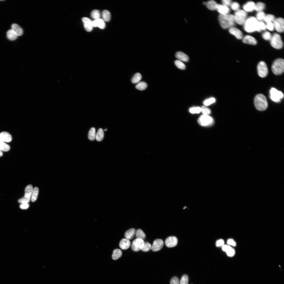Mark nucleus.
<instances>
[{
  "label": "nucleus",
  "mask_w": 284,
  "mask_h": 284,
  "mask_svg": "<svg viewBox=\"0 0 284 284\" xmlns=\"http://www.w3.org/2000/svg\"><path fill=\"white\" fill-rule=\"evenodd\" d=\"M218 19L221 26L224 29L233 27L236 23L234 15L232 14H220Z\"/></svg>",
  "instance_id": "1"
},
{
  "label": "nucleus",
  "mask_w": 284,
  "mask_h": 284,
  "mask_svg": "<svg viewBox=\"0 0 284 284\" xmlns=\"http://www.w3.org/2000/svg\"><path fill=\"white\" fill-rule=\"evenodd\" d=\"M254 104L256 109L262 111L266 110L268 106V102L265 96L263 94L257 95L254 100Z\"/></svg>",
  "instance_id": "2"
},
{
  "label": "nucleus",
  "mask_w": 284,
  "mask_h": 284,
  "mask_svg": "<svg viewBox=\"0 0 284 284\" xmlns=\"http://www.w3.org/2000/svg\"><path fill=\"white\" fill-rule=\"evenodd\" d=\"M258 22V21L253 17L251 16L247 18L243 24L245 30L249 33L256 31Z\"/></svg>",
  "instance_id": "3"
},
{
  "label": "nucleus",
  "mask_w": 284,
  "mask_h": 284,
  "mask_svg": "<svg viewBox=\"0 0 284 284\" xmlns=\"http://www.w3.org/2000/svg\"><path fill=\"white\" fill-rule=\"evenodd\" d=\"M272 69L273 73L276 75L282 73L284 71V60L282 58L276 60L272 64Z\"/></svg>",
  "instance_id": "4"
},
{
  "label": "nucleus",
  "mask_w": 284,
  "mask_h": 284,
  "mask_svg": "<svg viewBox=\"0 0 284 284\" xmlns=\"http://www.w3.org/2000/svg\"><path fill=\"white\" fill-rule=\"evenodd\" d=\"M235 22L239 25H243L247 19V13L240 9L236 11L234 15Z\"/></svg>",
  "instance_id": "5"
},
{
  "label": "nucleus",
  "mask_w": 284,
  "mask_h": 284,
  "mask_svg": "<svg viewBox=\"0 0 284 284\" xmlns=\"http://www.w3.org/2000/svg\"><path fill=\"white\" fill-rule=\"evenodd\" d=\"M270 44L275 48L280 49L282 48L283 43L280 36L277 33H274L270 40Z\"/></svg>",
  "instance_id": "6"
},
{
  "label": "nucleus",
  "mask_w": 284,
  "mask_h": 284,
  "mask_svg": "<svg viewBox=\"0 0 284 284\" xmlns=\"http://www.w3.org/2000/svg\"><path fill=\"white\" fill-rule=\"evenodd\" d=\"M270 97L273 101L276 102H280L283 97V93L276 89L272 88L270 90Z\"/></svg>",
  "instance_id": "7"
},
{
  "label": "nucleus",
  "mask_w": 284,
  "mask_h": 284,
  "mask_svg": "<svg viewBox=\"0 0 284 284\" xmlns=\"http://www.w3.org/2000/svg\"><path fill=\"white\" fill-rule=\"evenodd\" d=\"M258 73L260 77L264 78L267 75L268 70L265 63L263 61L260 62L257 66Z\"/></svg>",
  "instance_id": "8"
},
{
  "label": "nucleus",
  "mask_w": 284,
  "mask_h": 284,
  "mask_svg": "<svg viewBox=\"0 0 284 284\" xmlns=\"http://www.w3.org/2000/svg\"><path fill=\"white\" fill-rule=\"evenodd\" d=\"M212 118L208 115H201L198 119V122L201 125L207 126L211 124L213 122Z\"/></svg>",
  "instance_id": "9"
},
{
  "label": "nucleus",
  "mask_w": 284,
  "mask_h": 284,
  "mask_svg": "<svg viewBox=\"0 0 284 284\" xmlns=\"http://www.w3.org/2000/svg\"><path fill=\"white\" fill-rule=\"evenodd\" d=\"M275 28L279 33H282L284 30V21L282 18L275 19L273 22Z\"/></svg>",
  "instance_id": "10"
},
{
  "label": "nucleus",
  "mask_w": 284,
  "mask_h": 284,
  "mask_svg": "<svg viewBox=\"0 0 284 284\" xmlns=\"http://www.w3.org/2000/svg\"><path fill=\"white\" fill-rule=\"evenodd\" d=\"M144 240L139 239H136L133 242L131 248L132 250L135 252L141 250L144 245Z\"/></svg>",
  "instance_id": "11"
},
{
  "label": "nucleus",
  "mask_w": 284,
  "mask_h": 284,
  "mask_svg": "<svg viewBox=\"0 0 284 284\" xmlns=\"http://www.w3.org/2000/svg\"><path fill=\"white\" fill-rule=\"evenodd\" d=\"M164 244L163 240L160 239L155 240L151 246L152 250L154 252L160 250L163 247Z\"/></svg>",
  "instance_id": "12"
},
{
  "label": "nucleus",
  "mask_w": 284,
  "mask_h": 284,
  "mask_svg": "<svg viewBox=\"0 0 284 284\" xmlns=\"http://www.w3.org/2000/svg\"><path fill=\"white\" fill-rule=\"evenodd\" d=\"M178 240L174 236H171L168 237L165 240V243L167 247L171 248L176 246L177 244Z\"/></svg>",
  "instance_id": "13"
},
{
  "label": "nucleus",
  "mask_w": 284,
  "mask_h": 284,
  "mask_svg": "<svg viewBox=\"0 0 284 284\" xmlns=\"http://www.w3.org/2000/svg\"><path fill=\"white\" fill-rule=\"evenodd\" d=\"M82 20L86 30L88 32L91 31L93 27L92 21L89 18L85 17L83 18Z\"/></svg>",
  "instance_id": "14"
},
{
  "label": "nucleus",
  "mask_w": 284,
  "mask_h": 284,
  "mask_svg": "<svg viewBox=\"0 0 284 284\" xmlns=\"http://www.w3.org/2000/svg\"><path fill=\"white\" fill-rule=\"evenodd\" d=\"M229 32L234 35L238 39H240L242 38L243 34L242 32L238 29L232 27L229 29Z\"/></svg>",
  "instance_id": "15"
},
{
  "label": "nucleus",
  "mask_w": 284,
  "mask_h": 284,
  "mask_svg": "<svg viewBox=\"0 0 284 284\" xmlns=\"http://www.w3.org/2000/svg\"><path fill=\"white\" fill-rule=\"evenodd\" d=\"M255 4L252 1H249L244 5V10L247 12H251L255 10Z\"/></svg>",
  "instance_id": "16"
},
{
  "label": "nucleus",
  "mask_w": 284,
  "mask_h": 284,
  "mask_svg": "<svg viewBox=\"0 0 284 284\" xmlns=\"http://www.w3.org/2000/svg\"><path fill=\"white\" fill-rule=\"evenodd\" d=\"M216 10L221 15L229 14L230 10L229 8L222 4H218Z\"/></svg>",
  "instance_id": "17"
},
{
  "label": "nucleus",
  "mask_w": 284,
  "mask_h": 284,
  "mask_svg": "<svg viewBox=\"0 0 284 284\" xmlns=\"http://www.w3.org/2000/svg\"><path fill=\"white\" fill-rule=\"evenodd\" d=\"M12 139L11 135L7 132L3 131L0 133V141L9 142L11 141Z\"/></svg>",
  "instance_id": "18"
},
{
  "label": "nucleus",
  "mask_w": 284,
  "mask_h": 284,
  "mask_svg": "<svg viewBox=\"0 0 284 284\" xmlns=\"http://www.w3.org/2000/svg\"><path fill=\"white\" fill-rule=\"evenodd\" d=\"M243 42L246 44L255 45L257 43L256 40L253 37L249 35H246L243 38Z\"/></svg>",
  "instance_id": "19"
},
{
  "label": "nucleus",
  "mask_w": 284,
  "mask_h": 284,
  "mask_svg": "<svg viewBox=\"0 0 284 284\" xmlns=\"http://www.w3.org/2000/svg\"><path fill=\"white\" fill-rule=\"evenodd\" d=\"M93 27H98L99 28L104 29L105 27V23L103 19L99 18L92 21Z\"/></svg>",
  "instance_id": "20"
},
{
  "label": "nucleus",
  "mask_w": 284,
  "mask_h": 284,
  "mask_svg": "<svg viewBox=\"0 0 284 284\" xmlns=\"http://www.w3.org/2000/svg\"><path fill=\"white\" fill-rule=\"evenodd\" d=\"M130 245L131 243L129 240L124 238L121 239L120 241L119 245L121 249L125 250L129 248Z\"/></svg>",
  "instance_id": "21"
},
{
  "label": "nucleus",
  "mask_w": 284,
  "mask_h": 284,
  "mask_svg": "<svg viewBox=\"0 0 284 284\" xmlns=\"http://www.w3.org/2000/svg\"><path fill=\"white\" fill-rule=\"evenodd\" d=\"M11 29L16 34L17 36H20L23 34L22 29L18 24L14 23L11 25Z\"/></svg>",
  "instance_id": "22"
},
{
  "label": "nucleus",
  "mask_w": 284,
  "mask_h": 284,
  "mask_svg": "<svg viewBox=\"0 0 284 284\" xmlns=\"http://www.w3.org/2000/svg\"><path fill=\"white\" fill-rule=\"evenodd\" d=\"M175 57L180 61L187 62L189 60L188 56L184 53L180 51L176 53Z\"/></svg>",
  "instance_id": "23"
},
{
  "label": "nucleus",
  "mask_w": 284,
  "mask_h": 284,
  "mask_svg": "<svg viewBox=\"0 0 284 284\" xmlns=\"http://www.w3.org/2000/svg\"><path fill=\"white\" fill-rule=\"evenodd\" d=\"M218 4L215 1L211 0L206 2V6L209 10H214L216 9Z\"/></svg>",
  "instance_id": "24"
},
{
  "label": "nucleus",
  "mask_w": 284,
  "mask_h": 284,
  "mask_svg": "<svg viewBox=\"0 0 284 284\" xmlns=\"http://www.w3.org/2000/svg\"><path fill=\"white\" fill-rule=\"evenodd\" d=\"M135 232V230L134 229H130L125 232L124 234L125 236L127 239H131L134 237Z\"/></svg>",
  "instance_id": "25"
},
{
  "label": "nucleus",
  "mask_w": 284,
  "mask_h": 284,
  "mask_svg": "<svg viewBox=\"0 0 284 284\" xmlns=\"http://www.w3.org/2000/svg\"><path fill=\"white\" fill-rule=\"evenodd\" d=\"M33 190L32 186L29 185L27 186L25 189L24 196L27 197H31L32 196Z\"/></svg>",
  "instance_id": "26"
},
{
  "label": "nucleus",
  "mask_w": 284,
  "mask_h": 284,
  "mask_svg": "<svg viewBox=\"0 0 284 284\" xmlns=\"http://www.w3.org/2000/svg\"><path fill=\"white\" fill-rule=\"evenodd\" d=\"M121 251L119 249H116L114 250L112 255V258L114 260H116L120 257L122 255Z\"/></svg>",
  "instance_id": "27"
},
{
  "label": "nucleus",
  "mask_w": 284,
  "mask_h": 284,
  "mask_svg": "<svg viewBox=\"0 0 284 284\" xmlns=\"http://www.w3.org/2000/svg\"><path fill=\"white\" fill-rule=\"evenodd\" d=\"M7 36L8 39L11 40H15L17 38V36L11 29L7 31Z\"/></svg>",
  "instance_id": "28"
},
{
  "label": "nucleus",
  "mask_w": 284,
  "mask_h": 284,
  "mask_svg": "<svg viewBox=\"0 0 284 284\" xmlns=\"http://www.w3.org/2000/svg\"><path fill=\"white\" fill-rule=\"evenodd\" d=\"M104 136V132L102 128L98 129L95 138L98 141H101L103 139Z\"/></svg>",
  "instance_id": "29"
},
{
  "label": "nucleus",
  "mask_w": 284,
  "mask_h": 284,
  "mask_svg": "<svg viewBox=\"0 0 284 284\" xmlns=\"http://www.w3.org/2000/svg\"><path fill=\"white\" fill-rule=\"evenodd\" d=\"M265 4L263 3L259 2L255 4V10L258 12L263 11L265 8Z\"/></svg>",
  "instance_id": "30"
},
{
  "label": "nucleus",
  "mask_w": 284,
  "mask_h": 284,
  "mask_svg": "<svg viewBox=\"0 0 284 284\" xmlns=\"http://www.w3.org/2000/svg\"><path fill=\"white\" fill-rule=\"evenodd\" d=\"M103 20L106 22L109 21L111 18V14L110 12L107 10H104L102 13Z\"/></svg>",
  "instance_id": "31"
},
{
  "label": "nucleus",
  "mask_w": 284,
  "mask_h": 284,
  "mask_svg": "<svg viewBox=\"0 0 284 284\" xmlns=\"http://www.w3.org/2000/svg\"><path fill=\"white\" fill-rule=\"evenodd\" d=\"M95 128H91L89 131L88 134V138L90 140L93 141L95 138Z\"/></svg>",
  "instance_id": "32"
},
{
  "label": "nucleus",
  "mask_w": 284,
  "mask_h": 284,
  "mask_svg": "<svg viewBox=\"0 0 284 284\" xmlns=\"http://www.w3.org/2000/svg\"><path fill=\"white\" fill-rule=\"evenodd\" d=\"M135 234L136 239H141L143 240L145 238V235L141 229H138L136 231Z\"/></svg>",
  "instance_id": "33"
},
{
  "label": "nucleus",
  "mask_w": 284,
  "mask_h": 284,
  "mask_svg": "<svg viewBox=\"0 0 284 284\" xmlns=\"http://www.w3.org/2000/svg\"><path fill=\"white\" fill-rule=\"evenodd\" d=\"M10 146L4 142L0 141V150L2 151H7L10 149Z\"/></svg>",
  "instance_id": "34"
},
{
  "label": "nucleus",
  "mask_w": 284,
  "mask_h": 284,
  "mask_svg": "<svg viewBox=\"0 0 284 284\" xmlns=\"http://www.w3.org/2000/svg\"><path fill=\"white\" fill-rule=\"evenodd\" d=\"M266 28V24L262 21H258L256 31L260 32L265 30Z\"/></svg>",
  "instance_id": "35"
},
{
  "label": "nucleus",
  "mask_w": 284,
  "mask_h": 284,
  "mask_svg": "<svg viewBox=\"0 0 284 284\" xmlns=\"http://www.w3.org/2000/svg\"><path fill=\"white\" fill-rule=\"evenodd\" d=\"M142 76L141 74L137 73L135 74L131 79V82L133 84L138 83L141 79Z\"/></svg>",
  "instance_id": "36"
},
{
  "label": "nucleus",
  "mask_w": 284,
  "mask_h": 284,
  "mask_svg": "<svg viewBox=\"0 0 284 284\" xmlns=\"http://www.w3.org/2000/svg\"><path fill=\"white\" fill-rule=\"evenodd\" d=\"M147 86L146 83L144 82H141L138 83L136 85L135 88L140 90H143L146 89Z\"/></svg>",
  "instance_id": "37"
},
{
  "label": "nucleus",
  "mask_w": 284,
  "mask_h": 284,
  "mask_svg": "<svg viewBox=\"0 0 284 284\" xmlns=\"http://www.w3.org/2000/svg\"><path fill=\"white\" fill-rule=\"evenodd\" d=\"M275 19L273 15L268 14H266L263 21L266 23L270 22H273Z\"/></svg>",
  "instance_id": "38"
},
{
  "label": "nucleus",
  "mask_w": 284,
  "mask_h": 284,
  "mask_svg": "<svg viewBox=\"0 0 284 284\" xmlns=\"http://www.w3.org/2000/svg\"><path fill=\"white\" fill-rule=\"evenodd\" d=\"M39 191L38 188L36 187L33 189L31 197V201L33 202L35 201L37 198Z\"/></svg>",
  "instance_id": "39"
},
{
  "label": "nucleus",
  "mask_w": 284,
  "mask_h": 284,
  "mask_svg": "<svg viewBox=\"0 0 284 284\" xmlns=\"http://www.w3.org/2000/svg\"><path fill=\"white\" fill-rule=\"evenodd\" d=\"M100 13L99 11L97 10H93L91 13V16L92 18L95 19L99 18L100 17Z\"/></svg>",
  "instance_id": "40"
},
{
  "label": "nucleus",
  "mask_w": 284,
  "mask_h": 284,
  "mask_svg": "<svg viewBox=\"0 0 284 284\" xmlns=\"http://www.w3.org/2000/svg\"><path fill=\"white\" fill-rule=\"evenodd\" d=\"M266 14L263 12H258L256 15V19L258 21H262L263 20Z\"/></svg>",
  "instance_id": "41"
},
{
  "label": "nucleus",
  "mask_w": 284,
  "mask_h": 284,
  "mask_svg": "<svg viewBox=\"0 0 284 284\" xmlns=\"http://www.w3.org/2000/svg\"><path fill=\"white\" fill-rule=\"evenodd\" d=\"M175 64L176 66L179 68L181 69H184L186 68L185 64L181 61L179 60H176L175 61Z\"/></svg>",
  "instance_id": "42"
},
{
  "label": "nucleus",
  "mask_w": 284,
  "mask_h": 284,
  "mask_svg": "<svg viewBox=\"0 0 284 284\" xmlns=\"http://www.w3.org/2000/svg\"><path fill=\"white\" fill-rule=\"evenodd\" d=\"M201 111L203 115H208L211 113V111L210 109L205 106H202L201 108Z\"/></svg>",
  "instance_id": "43"
},
{
  "label": "nucleus",
  "mask_w": 284,
  "mask_h": 284,
  "mask_svg": "<svg viewBox=\"0 0 284 284\" xmlns=\"http://www.w3.org/2000/svg\"><path fill=\"white\" fill-rule=\"evenodd\" d=\"M272 36L271 33L268 31L264 32L262 34V36L263 39L267 40H270Z\"/></svg>",
  "instance_id": "44"
},
{
  "label": "nucleus",
  "mask_w": 284,
  "mask_h": 284,
  "mask_svg": "<svg viewBox=\"0 0 284 284\" xmlns=\"http://www.w3.org/2000/svg\"><path fill=\"white\" fill-rule=\"evenodd\" d=\"M189 277L186 275H183L180 281V284H188Z\"/></svg>",
  "instance_id": "45"
},
{
  "label": "nucleus",
  "mask_w": 284,
  "mask_h": 284,
  "mask_svg": "<svg viewBox=\"0 0 284 284\" xmlns=\"http://www.w3.org/2000/svg\"><path fill=\"white\" fill-rule=\"evenodd\" d=\"M230 6L232 10L235 11L240 9V5L239 4L236 2H232Z\"/></svg>",
  "instance_id": "46"
},
{
  "label": "nucleus",
  "mask_w": 284,
  "mask_h": 284,
  "mask_svg": "<svg viewBox=\"0 0 284 284\" xmlns=\"http://www.w3.org/2000/svg\"><path fill=\"white\" fill-rule=\"evenodd\" d=\"M151 246L149 243L148 242H144L143 246L141 250L143 251L146 252L151 248Z\"/></svg>",
  "instance_id": "47"
},
{
  "label": "nucleus",
  "mask_w": 284,
  "mask_h": 284,
  "mask_svg": "<svg viewBox=\"0 0 284 284\" xmlns=\"http://www.w3.org/2000/svg\"><path fill=\"white\" fill-rule=\"evenodd\" d=\"M189 111L192 114L199 113L201 111V108L199 107L192 108L190 109Z\"/></svg>",
  "instance_id": "48"
},
{
  "label": "nucleus",
  "mask_w": 284,
  "mask_h": 284,
  "mask_svg": "<svg viewBox=\"0 0 284 284\" xmlns=\"http://www.w3.org/2000/svg\"><path fill=\"white\" fill-rule=\"evenodd\" d=\"M30 199L31 197H27L24 196L19 199L18 202L22 204H27L29 202Z\"/></svg>",
  "instance_id": "49"
},
{
  "label": "nucleus",
  "mask_w": 284,
  "mask_h": 284,
  "mask_svg": "<svg viewBox=\"0 0 284 284\" xmlns=\"http://www.w3.org/2000/svg\"><path fill=\"white\" fill-rule=\"evenodd\" d=\"M215 99L214 98H212L207 99L204 102V104L205 106H208L215 102Z\"/></svg>",
  "instance_id": "50"
},
{
  "label": "nucleus",
  "mask_w": 284,
  "mask_h": 284,
  "mask_svg": "<svg viewBox=\"0 0 284 284\" xmlns=\"http://www.w3.org/2000/svg\"><path fill=\"white\" fill-rule=\"evenodd\" d=\"M170 284H180V281L178 278L176 276L172 277L170 281Z\"/></svg>",
  "instance_id": "51"
},
{
  "label": "nucleus",
  "mask_w": 284,
  "mask_h": 284,
  "mask_svg": "<svg viewBox=\"0 0 284 284\" xmlns=\"http://www.w3.org/2000/svg\"><path fill=\"white\" fill-rule=\"evenodd\" d=\"M266 26V28L271 31H273L275 29L274 24L272 22L267 23Z\"/></svg>",
  "instance_id": "52"
},
{
  "label": "nucleus",
  "mask_w": 284,
  "mask_h": 284,
  "mask_svg": "<svg viewBox=\"0 0 284 284\" xmlns=\"http://www.w3.org/2000/svg\"><path fill=\"white\" fill-rule=\"evenodd\" d=\"M227 255L229 257H232L234 256L235 254V251L234 249L232 248L230 250L226 252Z\"/></svg>",
  "instance_id": "53"
},
{
  "label": "nucleus",
  "mask_w": 284,
  "mask_h": 284,
  "mask_svg": "<svg viewBox=\"0 0 284 284\" xmlns=\"http://www.w3.org/2000/svg\"><path fill=\"white\" fill-rule=\"evenodd\" d=\"M224 241L223 240L220 239L217 240L216 242V245L217 247H220L224 245Z\"/></svg>",
  "instance_id": "54"
},
{
  "label": "nucleus",
  "mask_w": 284,
  "mask_h": 284,
  "mask_svg": "<svg viewBox=\"0 0 284 284\" xmlns=\"http://www.w3.org/2000/svg\"><path fill=\"white\" fill-rule=\"evenodd\" d=\"M232 2V1L230 0H222V5L228 7L230 6Z\"/></svg>",
  "instance_id": "55"
},
{
  "label": "nucleus",
  "mask_w": 284,
  "mask_h": 284,
  "mask_svg": "<svg viewBox=\"0 0 284 284\" xmlns=\"http://www.w3.org/2000/svg\"><path fill=\"white\" fill-rule=\"evenodd\" d=\"M232 247L227 245H224L222 246V249L223 251L226 252L230 250Z\"/></svg>",
  "instance_id": "56"
},
{
  "label": "nucleus",
  "mask_w": 284,
  "mask_h": 284,
  "mask_svg": "<svg viewBox=\"0 0 284 284\" xmlns=\"http://www.w3.org/2000/svg\"><path fill=\"white\" fill-rule=\"evenodd\" d=\"M227 243L229 245L233 246H235L236 245L235 242L232 239H228L227 241Z\"/></svg>",
  "instance_id": "57"
},
{
  "label": "nucleus",
  "mask_w": 284,
  "mask_h": 284,
  "mask_svg": "<svg viewBox=\"0 0 284 284\" xmlns=\"http://www.w3.org/2000/svg\"><path fill=\"white\" fill-rule=\"evenodd\" d=\"M29 206V205L28 203L22 204L20 206V208L23 209H27Z\"/></svg>",
  "instance_id": "58"
},
{
  "label": "nucleus",
  "mask_w": 284,
  "mask_h": 284,
  "mask_svg": "<svg viewBox=\"0 0 284 284\" xmlns=\"http://www.w3.org/2000/svg\"><path fill=\"white\" fill-rule=\"evenodd\" d=\"M3 153L2 151L0 150V157L3 156Z\"/></svg>",
  "instance_id": "59"
},
{
  "label": "nucleus",
  "mask_w": 284,
  "mask_h": 284,
  "mask_svg": "<svg viewBox=\"0 0 284 284\" xmlns=\"http://www.w3.org/2000/svg\"><path fill=\"white\" fill-rule=\"evenodd\" d=\"M206 2H203V4L205 5H206Z\"/></svg>",
  "instance_id": "60"
},
{
  "label": "nucleus",
  "mask_w": 284,
  "mask_h": 284,
  "mask_svg": "<svg viewBox=\"0 0 284 284\" xmlns=\"http://www.w3.org/2000/svg\"><path fill=\"white\" fill-rule=\"evenodd\" d=\"M104 130H105V131H106V130H107V129H106H106H104Z\"/></svg>",
  "instance_id": "61"
}]
</instances>
